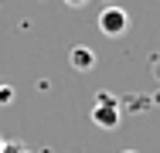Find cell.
<instances>
[{"label": "cell", "instance_id": "cell-1", "mask_svg": "<svg viewBox=\"0 0 160 153\" xmlns=\"http://www.w3.org/2000/svg\"><path fill=\"white\" fill-rule=\"evenodd\" d=\"M89 116H92V122H96L99 129H116V126L123 122V106H119L116 95L99 92V95H96V106H92Z\"/></svg>", "mask_w": 160, "mask_h": 153}, {"label": "cell", "instance_id": "cell-3", "mask_svg": "<svg viewBox=\"0 0 160 153\" xmlns=\"http://www.w3.org/2000/svg\"><path fill=\"white\" fill-rule=\"evenodd\" d=\"M68 61H72V68H75V72H92V68H96V51H92V48H85V44H78V48H72Z\"/></svg>", "mask_w": 160, "mask_h": 153}, {"label": "cell", "instance_id": "cell-5", "mask_svg": "<svg viewBox=\"0 0 160 153\" xmlns=\"http://www.w3.org/2000/svg\"><path fill=\"white\" fill-rule=\"evenodd\" d=\"M65 7H85V3H89V0H62Z\"/></svg>", "mask_w": 160, "mask_h": 153}, {"label": "cell", "instance_id": "cell-6", "mask_svg": "<svg viewBox=\"0 0 160 153\" xmlns=\"http://www.w3.org/2000/svg\"><path fill=\"white\" fill-rule=\"evenodd\" d=\"M153 72H157V78H160V58H157V65H153Z\"/></svg>", "mask_w": 160, "mask_h": 153}, {"label": "cell", "instance_id": "cell-7", "mask_svg": "<svg viewBox=\"0 0 160 153\" xmlns=\"http://www.w3.org/2000/svg\"><path fill=\"white\" fill-rule=\"evenodd\" d=\"M123 153H136V150H123Z\"/></svg>", "mask_w": 160, "mask_h": 153}, {"label": "cell", "instance_id": "cell-2", "mask_svg": "<svg viewBox=\"0 0 160 153\" xmlns=\"http://www.w3.org/2000/svg\"><path fill=\"white\" fill-rule=\"evenodd\" d=\"M99 31H102L106 37H123L129 31V14L119 7V3L102 7V10H99Z\"/></svg>", "mask_w": 160, "mask_h": 153}, {"label": "cell", "instance_id": "cell-4", "mask_svg": "<svg viewBox=\"0 0 160 153\" xmlns=\"http://www.w3.org/2000/svg\"><path fill=\"white\" fill-rule=\"evenodd\" d=\"M10 102H14V89L7 82H0V106H10Z\"/></svg>", "mask_w": 160, "mask_h": 153}]
</instances>
